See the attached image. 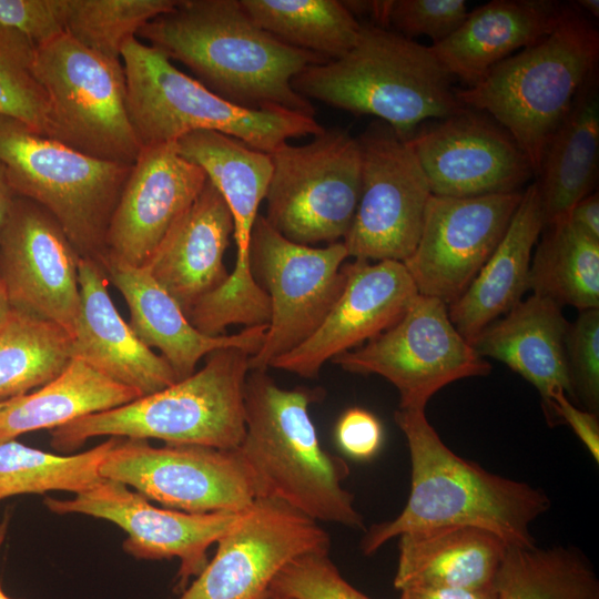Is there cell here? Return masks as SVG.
I'll list each match as a JSON object with an SVG mask.
<instances>
[{"mask_svg": "<svg viewBox=\"0 0 599 599\" xmlns=\"http://www.w3.org/2000/svg\"><path fill=\"white\" fill-rule=\"evenodd\" d=\"M138 37L186 65L200 83L237 106L315 115L292 80L307 67L327 60L264 31L240 0H177Z\"/></svg>", "mask_w": 599, "mask_h": 599, "instance_id": "obj_1", "label": "cell"}, {"mask_svg": "<svg viewBox=\"0 0 599 599\" xmlns=\"http://www.w3.org/2000/svg\"><path fill=\"white\" fill-rule=\"evenodd\" d=\"M410 457V491L392 520L374 524L361 549L373 555L404 534L448 526L475 527L509 547L536 546L531 524L550 508L540 488L487 471L455 454L429 424L425 410L394 414Z\"/></svg>", "mask_w": 599, "mask_h": 599, "instance_id": "obj_2", "label": "cell"}, {"mask_svg": "<svg viewBox=\"0 0 599 599\" xmlns=\"http://www.w3.org/2000/svg\"><path fill=\"white\" fill-rule=\"evenodd\" d=\"M318 390L276 384L250 370L244 386L245 434L237 447L257 498H274L316 521L363 529L354 495L343 487L347 463L326 451L309 416Z\"/></svg>", "mask_w": 599, "mask_h": 599, "instance_id": "obj_3", "label": "cell"}, {"mask_svg": "<svg viewBox=\"0 0 599 599\" xmlns=\"http://www.w3.org/2000/svg\"><path fill=\"white\" fill-rule=\"evenodd\" d=\"M453 78L425 47L373 23L343 57L312 64L292 80L305 99L355 114H369L407 140L424 122L466 109Z\"/></svg>", "mask_w": 599, "mask_h": 599, "instance_id": "obj_4", "label": "cell"}, {"mask_svg": "<svg viewBox=\"0 0 599 599\" xmlns=\"http://www.w3.org/2000/svg\"><path fill=\"white\" fill-rule=\"evenodd\" d=\"M598 57V30L569 6L549 34L493 67L474 85L455 89L456 98L500 124L538 175L550 138L597 71Z\"/></svg>", "mask_w": 599, "mask_h": 599, "instance_id": "obj_5", "label": "cell"}, {"mask_svg": "<svg viewBox=\"0 0 599 599\" xmlns=\"http://www.w3.org/2000/svg\"><path fill=\"white\" fill-rule=\"evenodd\" d=\"M251 356L236 347L217 349L201 369L164 389L52 429L51 446L71 453L90 438L110 436L236 449L245 434Z\"/></svg>", "mask_w": 599, "mask_h": 599, "instance_id": "obj_6", "label": "cell"}, {"mask_svg": "<svg viewBox=\"0 0 599 599\" xmlns=\"http://www.w3.org/2000/svg\"><path fill=\"white\" fill-rule=\"evenodd\" d=\"M126 108L141 148L215 131L271 154L291 138L317 135L314 116L286 110H251L216 95L176 69L158 49L131 38L122 48Z\"/></svg>", "mask_w": 599, "mask_h": 599, "instance_id": "obj_7", "label": "cell"}, {"mask_svg": "<svg viewBox=\"0 0 599 599\" xmlns=\"http://www.w3.org/2000/svg\"><path fill=\"white\" fill-rule=\"evenodd\" d=\"M0 161L16 196L60 224L81 257L104 253V236L131 164L99 160L0 115Z\"/></svg>", "mask_w": 599, "mask_h": 599, "instance_id": "obj_8", "label": "cell"}, {"mask_svg": "<svg viewBox=\"0 0 599 599\" xmlns=\"http://www.w3.org/2000/svg\"><path fill=\"white\" fill-rule=\"evenodd\" d=\"M32 71L48 100L49 138L99 160L135 162L142 148L128 113L122 61L65 32L34 48Z\"/></svg>", "mask_w": 599, "mask_h": 599, "instance_id": "obj_9", "label": "cell"}, {"mask_svg": "<svg viewBox=\"0 0 599 599\" xmlns=\"http://www.w3.org/2000/svg\"><path fill=\"white\" fill-rule=\"evenodd\" d=\"M270 156L266 221L281 235L302 245L345 238L361 195L357 138L344 129H324L308 143H284Z\"/></svg>", "mask_w": 599, "mask_h": 599, "instance_id": "obj_10", "label": "cell"}, {"mask_svg": "<svg viewBox=\"0 0 599 599\" xmlns=\"http://www.w3.org/2000/svg\"><path fill=\"white\" fill-rule=\"evenodd\" d=\"M179 153L199 165L220 192L233 217L236 260L225 283L199 303L201 317L211 327L257 326L270 319V301L255 282L250 244L260 204L272 176L270 154L215 131H194L175 141Z\"/></svg>", "mask_w": 599, "mask_h": 599, "instance_id": "obj_11", "label": "cell"}, {"mask_svg": "<svg viewBox=\"0 0 599 599\" xmlns=\"http://www.w3.org/2000/svg\"><path fill=\"white\" fill-rule=\"evenodd\" d=\"M348 257L343 241L323 247L294 243L258 214L250 244L251 271L270 301V319L250 370L272 362L309 338L339 297Z\"/></svg>", "mask_w": 599, "mask_h": 599, "instance_id": "obj_12", "label": "cell"}, {"mask_svg": "<svg viewBox=\"0 0 599 599\" xmlns=\"http://www.w3.org/2000/svg\"><path fill=\"white\" fill-rule=\"evenodd\" d=\"M333 362L346 372L382 376L398 390L399 408L413 410H425L448 384L491 369L453 325L448 306L420 294L392 327Z\"/></svg>", "mask_w": 599, "mask_h": 599, "instance_id": "obj_13", "label": "cell"}, {"mask_svg": "<svg viewBox=\"0 0 599 599\" xmlns=\"http://www.w3.org/2000/svg\"><path fill=\"white\" fill-rule=\"evenodd\" d=\"M104 479L133 487L149 500L190 514L245 511L257 499L236 449L115 437L100 467Z\"/></svg>", "mask_w": 599, "mask_h": 599, "instance_id": "obj_14", "label": "cell"}, {"mask_svg": "<svg viewBox=\"0 0 599 599\" xmlns=\"http://www.w3.org/2000/svg\"><path fill=\"white\" fill-rule=\"evenodd\" d=\"M357 141L361 195L343 243L354 260L404 263L420 236L428 182L408 141L387 123L372 122Z\"/></svg>", "mask_w": 599, "mask_h": 599, "instance_id": "obj_15", "label": "cell"}, {"mask_svg": "<svg viewBox=\"0 0 599 599\" xmlns=\"http://www.w3.org/2000/svg\"><path fill=\"white\" fill-rule=\"evenodd\" d=\"M214 557L176 599H260L295 558L328 552L318 521L274 498H257L219 539Z\"/></svg>", "mask_w": 599, "mask_h": 599, "instance_id": "obj_16", "label": "cell"}, {"mask_svg": "<svg viewBox=\"0 0 599 599\" xmlns=\"http://www.w3.org/2000/svg\"><path fill=\"white\" fill-rule=\"evenodd\" d=\"M522 192L428 199L415 251L403 263L418 294L447 306L467 290L494 253Z\"/></svg>", "mask_w": 599, "mask_h": 599, "instance_id": "obj_17", "label": "cell"}, {"mask_svg": "<svg viewBox=\"0 0 599 599\" xmlns=\"http://www.w3.org/2000/svg\"><path fill=\"white\" fill-rule=\"evenodd\" d=\"M80 257L47 210L13 196L0 232V281L12 309L53 322L73 336Z\"/></svg>", "mask_w": 599, "mask_h": 599, "instance_id": "obj_18", "label": "cell"}, {"mask_svg": "<svg viewBox=\"0 0 599 599\" xmlns=\"http://www.w3.org/2000/svg\"><path fill=\"white\" fill-rule=\"evenodd\" d=\"M407 141L434 195L518 192L535 175L512 136L488 114L474 109L428 120Z\"/></svg>", "mask_w": 599, "mask_h": 599, "instance_id": "obj_19", "label": "cell"}, {"mask_svg": "<svg viewBox=\"0 0 599 599\" xmlns=\"http://www.w3.org/2000/svg\"><path fill=\"white\" fill-rule=\"evenodd\" d=\"M45 507L59 515L82 514L109 520L123 529L128 538L123 549L136 559L177 558L176 589L186 588L207 565V549L238 520L240 514H190L159 508L120 481L102 478L72 499L45 497Z\"/></svg>", "mask_w": 599, "mask_h": 599, "instance_id": "obj_20", "label": "cell"}, {"mask_svg": "<svg viewBox=\"0 0 599 599\" xmlns=\"http://www.w3.org/2000/svg\"><path fill=\"white\" fill-rule=\"evenodd\" d=\"M206 181L205 172L183 158L175 142L142 148L109 221L103 254L132 266L146 265Z\"/></svg>", "mask_w": 599, "mask_h": 599, "instance_id": "obj_21", "label": "cell"}, {"mask_svg": "<svg viewBox=\"0 0 599 599\" xmlns=\"http://www.w3.org/2000/svg\"><path fill=\"white\" fill-rule=\"evenodd\" d=\"M344 270V288L316 332L270 367L316 377L326 362L392 327L418 295L402 262L354 260Z\"/></svg>", "mask_w": 599, "mask_h": 599, "instance_id": "obj_22", "label": "cell"}, {"mask_svg": "<svg viewBox=\"0 0 599 599\" xmlns=\"http://www.w3.org/2000/svg\"><path fill=\"white\" fill-rule=\"evenodd\" d=\"M97 260L108 281L122 294L132 331L148 347L160 351L179 380L191 376L197 363L217 349L236 347L253 356L261 348L267 325L244 327L231 335L203 334L146 267L132 266L106 254Z\"/></svg>", "mask_w": 599, "mask_h": 599, "instance_id": "obj_23", "label": "cell"}, {"mask_svg": "<svg viewBox=\"0 0 599 599\" xmlns=\"http://www.w3.org/2000/svg\"><path fill=\"white\" fill-rule=\"evenodd\" d=\"M80 311L72 336L73 357L141 397L179 380L171 365L140 341L118 312L99 261L80 257Z\"/></svg>", "mask_w": 599, "mask_h": 599, "instance_id": "obj_24", "label": "cell"}, {"mask_svg": "<svg viewBox=\"0 0 599 599\" xmlns=\"http://www.w3.org/2000/svg\"><path fill=\"white\" fill-rule=\"evenodd\" d=\"M231 236V211L207 180L144 265L186 317L199 301L227 280L224 254Z\"/></svg>", "mask_w": 599, "mask_h": 599, "instance_id": "obj_25", "label": "cell"}, {"mask_svg": "<svg viewBox=\"0 0 599 599\" xmlns=\"http://www.w3.org/2000/svg\"><path fill=\"white\" fill-rule=\"evenodd\" d=\"M552 0H494L468 12L430 52L453 79L474 85L496 64L549 34L568 9Z\"/></svg>", "mask_w": 599, "mask_h": 599, "instance_id": "obj_26", "label": "cell"}, {"mask_svg": "<svg viewBox=\"0 0 599 599\" xmlns=\"http://www.w3.org/2000/svg\"><path fill=\"white\" fill-rule=\"evenodd\" d=\"M568 326L560 305L532 294L483 329L471 346L532 384L548 407L559 390L575 397L566 355Z\"/></svg>", "mask_w": 599, "mask_h": 599, "instance_id": "obj_27", "label": "cell"}, {"mask_svg": "<svg viewBox=\"0 0 599 599\" xmlns=\"http://www.w3.org/2000/svg\"><path fill=\"white\" fill-rule=\"evenodd\" d=\"M545 229L537 183L524 192L498 246L467 290L448 306L459 334L471 345L493 322L508 313L529 290L532 248Z\"/></svg>", "mask_w": 599, "mask_h": 599, "instance_id": "obj_28", "label": "cell"}, {"mask_svg": "<svg viewBox=\"0 0 599 599\" xmlns=\"http://www.w3.org/2000/svg\"><path fill=\"white\" fill-rule=\"evenodd\" d=\"M508 546L484 529L448 526L399 536L394 587L491 586Z\"/></svg>", "mask_w": 599, "mask_h": 599, "instance_id": "obj_29", "label": "cell"}, {"mask_svg": "<svg viewBox=\"0 0 599 599\" xmlns=\"http://www.w3.org/2000/svg\"><path fill=\"white\" fill-rule=\"evenodd\" d=\"M599 158V91L595 71L550 138L536 182L545 226L568 217L595 187Z\"/></svg>", "mask_w": 599, "mask_h": 599, "instance_id": "obj_30", "label": "cell"}, {"mask_svg": "<svg viewBox=\"0 0 599 599\" xmlns=\"http://www.w3.org/2000/svg\"><path fill=\"white\" fill-rule=\"evenodd\" d=\"M141 397L83 361L73 357L53 380L0 402V444L39 429H55L90 414Z\"/></svg>", "mask_w": 599, "mask_h": 599, "instance_id": "obj_31", "label": "cell"}, {"mask_svg": "<svg viewBox=\"0 0 599 599\" xmlns=\"http://www.w3.org/2000/svg\"><path fill=\"white\" fill-rule=\"evenodd\" d=\"M545 227L531 257L529 288L560 306L599 308V240L568 217Z\"/></svg>", "mask_w": 599, "mask_h": 599, "instance_id": "obj_32", "label": "cell"}, {"mask_svg": "<svg viewBox=\"0 0 599 599\" xmlns=\"http://www.w3.org/2000/svg\"><path fill=\"white\" fill-rule=\"evenodd\" d=\"M247 16L281 42L327 61L356 43L361 22L338 0H240Z\"/></svg>", "mask_w": 599, "mask_h": 599, "instance_id": "obj_33", "label": "cell"}, {"mask_svg": "<svg viewBox=\"0 0 599 599\" xmlns=\"http://www.w3.org/2000/svg\"><path fill=\"white\" fill-rule=\"evenodd\" d=\"M72 358L63 327L11 308L0 324V402L53 380Z\"/></svg>", "mask_w": 599, "mask_h": 599, "instance_id": "obj_34", "label": "cell"}, {"mask_svg": "<svg viewBox=\"0 0 599 599\" xmlns=\"http://www.w3.org/2000/svg\"><path fill=\"white\" fill-rule=\"evenodd\" d=\"M496 599H599L586 558L562 546L509 547L495 579Z\"/></svg>", "mask_w": 599, "mask_h": 599, "instance_id": "obj_35", "label": "cell"}, {"mask_svg": "<svg viewBox=\"0 0 599 599\" xmlns=\"http://www.w3.org/2000/svg\"><path fill=\"white\" fill-rule=\"evenodd\" d=\"M115 437L79 454L58 455L16 439L0 444V500L62 490L80 494L98 484L100 467Z\"/></svg>", "mask_w": 599, "mask_h": 599, "instance_id": "obj_36", "label": "cell"}, {"mask_svg": "<svg viewBox=\"0 0 599 599\" xmlns=\"http://www.w3.org/2000/svg\"><path fill=\"white\" fill-rule=\"evenodd\" d=\"M177 0H68L65 32L85 48L121 61L123 45Z\"/></svg>", "mask_w": 599, "mask_h": 599, "instance_id": "obj_37", "label": "cell"}, {"mask_svg": "<svg viewBox=\"0 0 599 599\" xmlns=\"http://www.w3.org/2000/svg\"><path fill=\"white\" fill-rule=\"evenodd\" d=\"M34 45L0 24V115L49 138L45 93L32 71Z\"/></svg>", "mask_w": 599, "mask_h": 599, "instance_id": "obj_38", "label": "cell"}, {"mask_svg": "<svg viewBox=\"0 0 599 599\" xmlns=\"http://www.w3.org/2000/svg\"><path fill=\"white\" fill-rule=\"evenodd\" d=\"M467 14L464 0H377L375 24L410 40L426 35L435 44L454 33Z\"/></svg>", "mask_w": 599, "mask_h": 599, "instance_id": "obj_39", "label": "cell"}, {"mask_svg": "<svg viewBox=\"0 0 599 599\" xmlns=\"http://www.w3.org/2000/svg\"><path fill=\"white\" fill-rule=\"evenodd\" d=\"M268 590L295 599H369L341 575L328 552L295 558L275 576Z\"/></svg>", "mask_w": 599, "mask_h": 599, "instance_id": "obj_40", "label": "cell"}, {"mask_svg": "<svg viewBox=\"0 0 599 599\" xmlns=\"http://www.w3.org/2000/svg\"><path fill=\"white\" fill-rule=\"evenodd\" d=\"M566 355L576 396L589 412L599 405V308L581 311L566 335Z\"/></svg>", "mask_w": 599, "mask_h": 599, "instance_id": "obj_41", "label": "cell"}, {"mask_svg": "<svg viewBox=\"0 0 599 599\" xmlns=\"http://www.w3.org/2000/svg\"><path fill=\"white\" fill-rule=\"evenodd\" d=\"M67 8L68 0H0V24L35 48L65 33Z\"/></svg>", "mask_w": 599, "mask_h": 599, "instance_id": "obj_42", "label": "cell"}, {"mask_svg": "<svg viewBox=\"0 0 599 599\" xmlns=\"http://www.w3.org/2000/svg\"><path fill=\"white\" fill-rule=\"evenodd\" d=\"M337 445L347 456L368 460L380 449L384 430L378 418L361 407L346 409L335 427Z\"/></svg>", "mask_w": 599, "mask_h": 599, "instance_id": "obj_43", "label": "cell"}, {"mask_svg": "<svg viewBox=\"0 0 599 599\" xmlns=\"http://www.w3.org/2000/svg\"><path fill=\"white\" fill-rule=\"evenodd\" d=\"M550 416L561 418L568 424L586 446L596 463L599 461V423L592 412L576 407L562 390L554 394L548 405Z\"/></svg>", "mask_w": 599, "mask_h": 599, "instance_id": "obj_44", "label": "cell"}, {"mask_svg": "<svg viewBox=\"0 0 599 599\" xmlns=\"http://www.w3.org/2000/svg\"><path fill=\"white\" fill-rule=\"evenodd\" d=\"M400 591L399 599H496L495 582L480 588L409 587Z\"/></svg>", "mask_w": 599, "mask_h": 599, "instance_id": "obj_45", "label": "cell"}, {"mask_svg": "<svg viewBox=\"0 0 599 599\" xmlns=\"http://www.w3.org/2000/svg\"><path fill=\"white\" fill-rule=\"evenodd\" d=\"M568 220L595 240H599V197L590 193L570 211Z\"/></svg>", "mask_w": 599, "mask_h": 599, "instance_id": "obj_46", "label": "cell"}, {"mask_svg": "<svg viewBox=\"0 0 599 599\" xmlns=\"http://www.w3.org/2000/svg\"><path fill=\"white\" fill-rule=\"evenodd\" d=\"M13 196L14 195L8 183L6 167L0 161V232Z\"/></svg>", "mask_w": 599, "mask_h": 599, "instance_id": "obj_47", "label": "cell"}, {"mask_svg": "<svg viewBox=\"0 0 599 599\" xmlns=\"http://www.w3.org/2000/svg\"><path fill=\"white\" fill-rule=\"evenodd\" d=\"M10 309L11 307H10V304L6 294V290L3 287L2 282L0 281V324L6 319Z\"/></svg>", "mask_w": 599, "mask_h": 599, "instance_id": "obj_48", "label": "cell"}, {"mask_svg": "<svg viewBox=\"0 0 599 599\" xmlns=\"http://www.w3.org/2000/svg\"><path fill=\"white\" fill-rule=\"evenodd\" d=\"M577 6L581 7L583 10L592 14L593 17H599V1L598 0H578Z\"/></svg>", "mask_w": 599, "mask_h": 599, "instance_id": "obj_49", "label": "cell"}, {"mask_svg": "<svg viewBox=\"0 0 599 599\" xmlns=\"http://www.w3.org/2000/svg\"><path fill=\"white\" fill-rule=\"evenodd\" d=\"M7 527H8V520L7 518L0 524V547L4 541V537L7 534ZM0 599H14L9 597L1 588L0 586Z\"/></svg>", "mask_w": 599, "mask_h": 599, "instance_id": "obj_50", "label": "cell"}, {"mask_svg": "<svg viewBox=\"0 0 599 599\" xmlns=\"http://www.w3.org/2000/svg\"><path fill=\"white\" fill-rule=\"evenodd\" d=\"M260 599H295V598H292V597H287V596H283V595H280V593H275L273 591H267L263 597H261Z\"/></svg>", "mask_w": 599, "mask_h": 599, "instance_id": "obj_51", "label": "cell"}]
</instances>
